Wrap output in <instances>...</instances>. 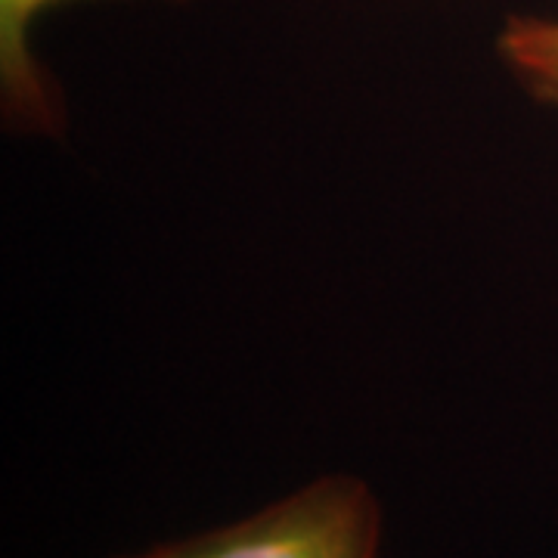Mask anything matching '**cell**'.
I'll use <instances>...</instances> for the list:
<instances>
[{"label": "cell", "instance_id": "6da1fadb", "mask_svg": "<svg viewBox=\"0 0 558 558\" xmlns=\"http://www.w3.org/2000/svg\"><path fill=\"white\" fill-rule=\"evenodd\" d=\"M381 506L351 475H326L245 519L121 558H379Z\"/></svg>", "mask_w": 558, "mask_h": 558}, {"label": "cell", "instance_id": "7a4b0ae2", "mask_svg": "<svg viewBox=\"0 0 558 558\" xmlns=\"http://www.w3.org/2000/svg\"><path fill=\"white\" fill-rule=\"evenodd\" d=\"M497 53L534 100L558 109V16H509L497 38Z\"/></svg>", "mask_w": 558, "mask_h": 558}]
</instances>
